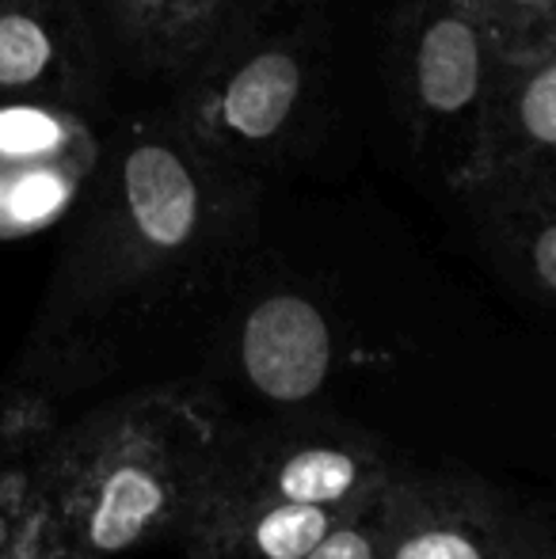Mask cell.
Segmentation results:
<instances>
[{"mask_svg": "<svg viewBox=\"0 0 556 559\" xmlns=\"http://www.w3.org/2000/svg\"><path fill=\"white\" fill-rule=\"evenodd\" d=\"M252 217L256 176L202 148L176 115L122 126L31 343H73L119 361L111 324L210 278Z\"/></svg>", "mask_w": 556, "mask_h": 559, "instance_id": "6da1fadb", "label": "cell"}, {"mask_svg": "<svg viewBox=\"0 0 556 559\" xmlns=\"http://www.w3.org/2000/svg\"><path fill=\"white\" fill-rule=\"evenodd\" d=\"M225 423L202 381L149 384L76 412L27 461L66 559L179 545L214 484Z\"/></svg>", "mask_w": 556, "mask_h": 559, "instance_id": "7a4b0ae2", "label": "cell"}, {"mask_svg": "<svg viewBox=\"0 0 556 559\" xmlns=\"http://www.w3.org/2000/svg\"><path fill=\"white\" fill-rule=\"evenodd\" d=\"M397 96L412 145L465 199L488 145L507 50L476 0H409L397 23Z\"/></svg>", "mask_w": 556, "mask_h": 559, "instance_id": "3957f363", "label": "cell"}, {"mask_svg": "<svg viewBox=\"0 0 556 559\" xmlns=\"http://www.w3.org/2000/svg\"><path fill=\"white\" fill-rule=\"evenodd\" d=\"M404 468L409 464L370 430L324 412H294L263 423H225L210 495L355 510Z\"/></svg>", "mask_w": 556, "mask_h": 559, "instance_id": "277c9868", "label": "cell"}, {"mask_svg": "<svg viewBox=\"0 0 556 559\" xmlns=\"http://www.w3.org/2000/svg\"><path fill=\"white\" fill-rule=\"evenodd\" d=\"M320 69L297 38H252L217 53L184 88L176 122L222 160L260 168L286 153L317 104Z\"/></svg>", "mask_w": 556, "mask_h": 559, "instance_id": "5b68a950", "label": "cell"}, {"mask_svg": "<svg viewBox=\"0 0 556 559\" xmlns=\"http://www.w3.org/2000/svg\"><path fill=\"white\" fill-rule=\"evenodd\" d=\"M511 502L476 472L404 468L386 559H511Z\"/></svg>", "mask_w": 556, "mask_h": 559, "instance_id": "8992f818", "label": "cell"}, {"mask_svg": "<svg viewBox=\"0 0 556 559\" xmlns=\"http://www.w3.org/2000/svg\"><path fill=\"white\" fill-rule=\"evenodd\" d=\"M96 84V50L73 0H0V104L73 107Z\"/></svg>", "mask_w": 556, "mask_h": 559, "instance_id": "52a82bcc", "label": "cell"}, {"mask_svg": "<svg viewBox=\"0 0 556 559\" xmlns=\"http://www.w3.org/2000/svg\"><path fill=\"white\" fill-rule=\"evenodd\" d=\"M233 361L248 389L275 407H301L324 392L335 366L328 317L294 289H271L240 312Z\"/></svg>", "mask_w": 556, "mask_h": 559, "instance_id": "ba28073f", "label": "cell"}, {"mask_svg": "<svg viewBox=\"0 0 556 559\" xmlns=\"http://www.w3.org/2000/svg\"><path fill=\"white\" fill-rule=\"evenodd\" d=\"M545 179H556V43L507 58L481 176L465 202Z\"/></svg>", "mask_w": 556, "mask_h": 559, "instance_id": "9c48e42d", "label": "cell"}, {"mask_svg": "<svg viewBox=\"0 0 556 559\" xmlns=\"http://www.w3.org/2000/svg\"><path fill=\"white\" fill-rule=\"evenodd\" d=\"M507 274L556 317V179L469 199Z\"/></svg>", "mask_w": 556, "mask_h": 559, "instance_id": "30bf717a", "label": "cell"}, {"mask_svg": "<svg viewBox=\"0 0 556 559\" xmlns=\"http://www.w3.org/2000/svg\"><path fill=\"white\" fill-rule=\"evenodd\" d=\"M119 43L153 69H191L222 38L233 0H99Z\"/></svg>", "mask_w": 556, "mask_h": 559, "instance_id": "8fae6325", "label": "cell"}, {"mask_svg": "<svg viewBox=\"0 0 556 559\" xmlns=\"http://www.w3.org/2000/svg\"><path fill=\"white\" fill-rule=\"evenodd\" d=\"M81 122L69 107L0 104V176L31 168H88L92 156Z\"/></svg>", "mask_w": 556, "mask_h": 559, "instance_id": "7c38bea8", "label": "cell"}, {"mask_svg": "<svg viewBox=\"0 0 556 559\" xmlns=\"http://www.w3.org/2000/svg\"><path fill=\"white\" fill-rule=\"evenodd\" d=\"M397 479L381 495L366 499L363 507L347 510V514H343L340 522H335L332 530L312 545V552L305 559H386L389 533H393Z\"/></svg>", "mask_w": 556, "mask_h": 559, "instance_id": "4fadbf2b", "label": "cell"}, {"mask_svg": "<svg viewBox=\"0 0 556 559\" xmlns=\"http://www.w3.org/2000/svg\"><path fill=\"white\" fill-rule=\"evenodd\" d=\"M496 27L507 58L556 43V0H476Z\"/></svg>", "mask_w": 556, "mask_h": 559, "instance_id": "5bb4252c", "label": "cell"}, {"mask_svg": "<svg viewBox=\"0 0 556 559\" xmlns=\"http://www.w3.org/2000/svg\"><path fill=\"white\" fill-rule=\"evenodd\" d=\"M511 559H556V507L511 502Z\"/></svg>", "mask_w": 556, "mask_h": 559, "instance_id": "9a60e30c", "label": "cell"}]
</instances>
